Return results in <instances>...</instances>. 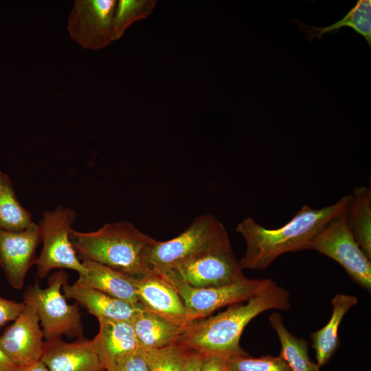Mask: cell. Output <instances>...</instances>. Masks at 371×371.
I'll list each match as a JSON object with an SVG mask.
<instances>
[{"label":"cell","instance_id":"obj_31","mask_svg":"<svg viewBox=\"0 0 371 371\" xmlns=\"http://www.w3.org/2000/svg\"><path fill=\"white\" fill-rule=\"evenodd\" d=\"M17 368L0 348V371H16Z\"/></svg>","mask_w":371,"mask_h":371},{"label":"cell","instance_id":"obj_6","mask_svg":"<svg viewBox=\"0 0 371 371\" xmlns=\"http://www.w3.org/2000/svg\"><path fill=\"white\" fill-rule=\"evenodd\" d=\"M347 208L318 232L307 250H315L337 262L354 281L370 292V259L352 234L348 222Z\"/></svg>","mask_w":371,"mask_h":371},{"label":"cell","instance_id":"obj_5","mask_svg":"<svg viewBox=\"0 0 371 371\" xmlns=\"http://www.w3.org/2000/svg\"><path fill=\"white\" fill-rule=\"evenodd\" d=\"M68 282L63 270L52 273L48 286L40 287L38 282L29 285L23 292V302L36 311L44 333L45 340L56 337H83V325L78 304H69L61 290Z\"/></svg>","mask_w":371,"mask_h":371},{"label":"cell","instance_id":"obj_26","mask_svg":"<svg viewBox=\"0 0 371 371\" xmlns=\"http://www.w3.org/2000/svg\"><path fill=\"white\" fill-rule=\"evenodd\" d=\"M117 5L113 19L114 40L120 38L132 23L144 17L153 3L146 1L120 0Z\"/></svg>","mask_w":371,"mask_h":371},{"label":"cell","instance_id":"obj_3","mask_svg":"<svg viewBox=\"0 0 371 371\" xmlns=\"http://www.w3.org/2000/svg\"><path fill=\"white\" fill-rule=\"evenodd\" d=\"M69 238L82 262H96L133 278L155 271L150 257L157 240L130 222L106 223L91 232L71 229Z\"/></svg>","mask_w":371,"mask_h":371},{"label":"cell","instance_id":"obj_27","mask_svg":"<svg viewBox=\"0 0 371 371\" xmlns=\"http://www.w3.org/2000/svg\"><path fill=\"white\" fill-rule=\"evenodd\" d=\"M113 371H149L146 351L140 349L122 361Z\"/></svg>","mask_w":371,"mask_h":371},{"label":"cell","instance_id":"obj_30","mask_svg":"<svg viewBox=\"0 0 371 371\" xmlns=\"http://www.w3.org/2000/svg\"><path fill=\"white\" fill-rule=\"evenodd\" d=\"M203 360L201 353L189 350L182 371H201Z\"/></svg>","mask_w":371,"mask_h":371},{"label":"cell","instance_id":"obj_10","mask_svg":"<svg viewBox=\"0 0 371 371\" xmlns=\"http://www.w3.org/2000/svg\"><path fill=\"white\" fill-rule=\"evenodd\" d=\"M113 0H77L68 20L71 38L82 47L96 50L114 41Z\"/></svg>","mask_w":371,"mask_h":371},{"label":"cell","instance_id":"obj_14","mask_svg":"<svg viewBox=\"0 0 371 371\" xmlns=\"http://www.w3.org/2000/svg\"><path fill=\"white\" fill-rule=\"evenodd\" d=\"M41 360L49 371H106L91 340L84 337L71 343L61 337L45 340Z\"/></svg>","mask_w":371,"mask_h":371},{"label":"cell","instance_id":"obj_9","mask_svg":"<svg viewBox=\"0 0 371 371\" xmlns=\"http://www.w3.org/2000/svg\"><path fill=\"white\" fill-rule=\"evenodd\" d=\"M274 283L269 278L249 279L245 277L233 284L217 287L197 289L186 284H171L185 305L188 324L207 317L225 306L247 301Z\"/></svg>","mask_w":371,"mask_h":371},{"label":"cell","instance_id":"obj_24","mask_svg":"<svg viewBox=\"0 0 371 371\" xmlns=\"http://www.w3.org/2000/svg\"><path fill=\"white\" fill-rule=\"evenodd\" d=\"M145 351L149 371H182L189 350L174 344Z\"/></svg>","mask_w":371,"mask_h":371},{"label":"cell","instance_id":"obj_32","mask_svg":"<svg viewBox=\"0 0 371 371\" xmlns=\"http://www.w3.org/2000/svg\"><path fill=\"white\" fill-rule=\"evenodd\" d=\"M16 371H49V370L40 359L31 364L18 368Z\"/></svg>","mask_w":371,"mask_h":371},{"label":"cell","instance_id":"obj_2","mask_svg":"<svg viewBox=\"0 0 371 371\" xmlns=\"http://www.w3.org/2000/svg\"><path fill=\"white\" fill-rule=\"evenodd\" d=\"M348 203V195H345L334 204L318 210L304 205L289 222L275 229L265 228L251 217L245 218L236 227L246 244L241 267L264 270L285 253L307 250L313 238L341 214Z\"/></svg>","mask_w":371,"mask_h":371},{"label":"cell","instance_id":"obj_19","mask_svg":"<svg viewBox=\"0 0 371 371\" xmlns=\"http://www.w3.org/2000/svg\"><path fill=\"white\" fill-rule=\"evenodd\" d=\"M131 323L144 350L159 349L176 344L185 327L145 309Z\"/></svg>","mask_w":371,"mask_h":371},{"label":"cell","instance_id":"obj_1","mask_svg":"<svg viewBox=\"0 0 371 371\" xmlns=\"http://www.w3.org/2000/svg\"><path fill=\"white\" fill-rule=\"evenodd\" d=\"M290 308L289 292L275 282L245 304H234L216 315L188 323L176 344L204 356L228 359L243 355L246 352L240 346V340L246 326L267 310Z\"/></svg>","mask_w":371,"mask_h":371},{"label":"cell","instance_id":"obj_21","mask_svg":"<svg viewBox=\"0 0 371 371\" xmlns=\"http://www.w3.org/2000/svg\"><path fill=\"white\" fill-rule=\"evenodd\" d=\"M269 321L280 343V356L286 362L291 371H321L320 367L309 357L307 341L292 335L285 327L280 313L271 314Z\"/></svg>","mask_w":371,"mask_h":371},{"label":"cell","instance_id":"obj_28","mask_svg":"<svg viewBox=\"0 0 371 371\" xmlns=\"http://www.w3.org/2000/svg\"><path fill=\"white\" fill-rule=\"evenodd\" d=\"M23 302L7 300L0 296V329L14 321L25 308Z\"/></svg>","mask_w":371,"mask_h":371},{"label":"cell","instance_id":"obj_23","mask_svg":"<svg viewBox=\"0 0 371 371\" xmlns=\"http://www.w3.org/2000/svg\"><path fill=\"white\" fill-rule=\"evenodd\" d=\"M32 222L30 212L19 201L10 179L0 170V229L20 232Z\"/></svg>","mask_w":371,"mask_h":371},{"label":"cell","instance_id":"obj_20","mask_svg":"<svg viewBox=\"0 0 371 371\" xmlns=\"http://www.w3.org/2000/svg\"><path fill=\"white\" fill-rule=\"evenodd\" d=\"M347 218L355 240L362 251L371 259L370 186H357L348 195Z\"/></svg>","mask_w":371,"mask_h":371},{"label":"cell","instance_id":"obj_29","mask_svg":"<svg viewBox=\"0 0 371 371\" xmlns=\"http://www.w3.org/2000/svg\"><path fill=\"white\" fill-rule=\"evenodd\" d=\"M227 359L218 356H203L201 371H227Z\"/></svg>","mask_w":371,"mask_h":371},{"label":"cell","instance_id":"obj_4","mask_svg":"<svg viewBox=\"0 0 371 371\" xmlns=\"http://www.w3.org/2000/svg\"><path fill=\"white\" fill-rule=\"evenodd\" d=\"M232 248L225 227L214 216L196 217L176 237L157 240L150 262L154 271L163 273L175 265L199 255Z\"/></svg>","mask_w":371,"mask_h":371},{"label":"cell","instance_id":"obj_22","mask_svg":"<svg viewBox=\"0 0 371 371\" xmlns=\"http://www.w3.org/2000/svg\"><path fill=\"white\" fill-rule=\"evenodd\" d=\"M301 31L307 35L309 41L317 38L319 40L327 33H335L343 27H350L356 33L363 36L371 47V1L358 0L355 6L340 21L330 25L319 27L306 25L297 21Z\"/></svg>","mask_w":371,"mask_h":371},{"label":"cell","instance_id":"obj_7","mask_svg":"<svg viewBox=\"0 0 371 371\" xmlns=\"http://www.w3.org/2000/svg\"><path fill=\"white\" fill-rule=\"evenodd\" d=\"M76 212L71 208L57 206L52 211L43 213L38 225L43 248L37 258V276L46 278L54 269L76 271L86 274L87 269L78 259L69 238Z\"/></svg>","mask_w":371,"mask_h":371},{"label":"cell","instance_id":"obj_18","mask_svg":"<svg viewBox=\"0 0 371 371\" xmlns=\"http://www.w3.org/2000/svg\"><path fill=\"white\" fill-rule=\"evenodd\" d=\"M354 295L337 294L332 300V315L327 324L311 335L312 347L315 351L317 365L322 367L332 358L340 345L338 328L350 308L357 304Z\"/></svg>","mask_w":371,"mask_h":371},{"label":"cell","instance_id":"obj_12","mask_svg":"<svg viewBox=\"0 0 371 371\" xmlns=\"http://www.w3.org/2000/svg\"><path fill=\"white\" fill-rule=\"evenodd\" d=\"M25 305L23 312L0 336V348L17 368L40 360L45 343L36 311Z\"/></svg>","mask_w":371,"mask_h":371},{"label":"cell","instance_id":"obj_15","mask_svg":"<svg viewBox=\"0 0 371 371\" xmlns=\"http://www.w3.org/2000/svg\"><path fill=\"white\" fill-rule=\"evenodd\" d=\"M98 321L99 332L91 343L106 371H113L128 356L142 349L131 322Z\"/></svg>","mask_w":371,"mask_h":371},{"label":"cell","instance_id":"obj_8","mask_svg":"<svg viewBox=\"0 0 371 371\" xmlns=\"http://www.w3.org/2000/svg\"><path fill=\"white\" fill-rule=\"evenodd\" d=\"M243 270L230 248L199 255L158 273L171 283L201 289L236 282L245 278Z\"/></svg>","mask_w":371,"mask_h":371},{"label":"cell","instance_id":"obj_25","mask_svg":"<svg viewBox=\"0 0 371 371\" xmlns=\"http://www.w3.org/2000/svg\"><path fill=\"white\" fill-rule=\"evenodd\" d=\"M227 368V371H291L280 356L266 355L254 358L247 353L229 357Z\"/></svg>","mask_w":371,"mask_h":371},{"label":"cell","instance_id":"obj_11","mask_svg":"<svg viewBox=\"0 0 371 371\" xmlns=\"http://www.w3.org/2000/svg\"><path fill=\"white\" fill-rule=\"evenodd\" d=\"M41 243V228L34 222L20 232L0 229V265L13 288L23 287L28 270L36 263V251Z\"/></svg>","mask_w":371,"mask_h":371},{"label":"cell","instance_id":"obj_13","mask_svg":"<svg viewBox=\"0 0 371 371\" xmlns=\"http://www.w3.org/2000/svg\"><path fill=\"white\" fill-rule=\"evenodd\" d=\"M140 303L146 311L179 325H187L186 308L175 287L161 273L154 271L133 278Z\"/></svg>","mask_w":371,"mask_h":371},{"label":"cell","instance_id":"obj_16","mask_svg":"<svg viewBox=\"0 0 371 371\" xmlns=\"http://www.w3.org/2000/svg\"><path fill=\"white\" fill-rule=\"evenodd\" d=\"M62 290L65 298L76 300L98 319L132 322L133 319L144 310L140 303H128L76 282L69 284L67 282L63 286Z\"/></svg>","mask_w":371,"mask_h":371},{"label":"cell","instance_id":"obj_17","mask_svg":"<svg viewBox=\"0 0 371 371\" xmlns=\"http://www.w3.org/2000/svg\"><path fill=\"white\" fill-rule=\"evenodd\" d=\"M86 274H79L76 283L86 286L131 304L139 300L133 278L93 261H82Z\"/></svg>","mask_w":371,"mask_h":371}]
</instances>
